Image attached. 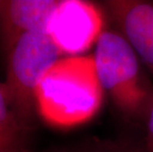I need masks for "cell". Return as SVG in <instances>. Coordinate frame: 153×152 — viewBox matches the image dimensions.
<instances>
[{
    "mask_svg": "<svg viewBox=\"0 0 153 152\" xmlns=\"http://www.w3.org/2000/svg\"><path fill=\"white\" fill-rule=\"evenodd\" d=\"M103 99L94 54L60 57L45 73L36 91L38 115L58 128L91 121Z\"/></svg>",
    "mask_w": 153,
    "mask_h": 152,
    "instance_id": "cell-1",
    "label": "cell"
},
{
    "mask_svg": "<svg viewBox=\"0 0 153 152\" xmlns=\"http://www.w3.org/2000/svg\"><path fill=\"white\" fill-rule=\"evenodd\" d=\"M94 59L104 92L126 119L145 128L153 107V82L133 48L118 31L106 28Z\"/></svg>",
    "mask_w": 153,
    "mask_h": 152,
    "instance_id": "cell-2",
    "label": "cell"
},
{
    "mask_svg": "<svg viewBox=\"0 0 153 152\" xmlns=\"http://www.w3.org/2000/svg\"><path fill=\"white\" fill-rule=\"evenodd\" d=\"M62 54L47 33H29L17 42L7 56L4 95L18 121L33 130L38 115L36 91L45 73Z\"/></svg>",
    "mask_w": 153,
    "mask_h": 152,
    "instance_id": "cell-3",
    "label": "cell"
},
{
    "mask_svg": "<svg viewBox=\"0 0 153 152\" xmlns=\"http://www.w3.org/2000/svg\"><path fill=\"white\" fill-rule=\"evenodd\" d=\"M106 14L100 3L61 0L50 19L47 34L61 54L82 56L106 29Z\"/></svg>",
    "mask_w": 153,
    "mask_h": 152,
    "instance_id": "cell-4",
    "label": "cell"
},
{
    "mask_svg": "<svg viewBox=\"0 0 153 152\" xmlns=\"http://www.w3.org/2000/svg\"><path fill=\"white\" fill-rule=\"evenodd\" d=\"M100 5L114 29L125 38L139 59L153 70V3L108 0Z\"/></svg>",
    "mask_w": 153,
    "mask_h": 152,
    "instance_id": "cell-5",
    "label": "cell"
},
{
    "mask_svg": "<svg viewBox=\"0 0 153 152\" xmlns=\"http://www.w3.org/2000/svg\"><path fill=\"white\" fill-rule=\"evenodd\" d=\"M57 0H8L0 12V48L6 56L29 33H47Z\"/></svg>",
    "mask_w": 153,
    "mask_h": 152,
    "instance_id": "cell-6",
    "label": "cell"
},
{
    "mask_svg": "<svg viewBox=\"0 0 153 152\" xmlns=\"http://www.w3.org/2000/svg\"><path fill=\"white\" fill-rule=\"evenodd\" d=\"M28 134L9 106L0 83V152H31Z\"/></svg>",
    "mask_w": 153,
    "mask_h": 152,
    "instance_id": "cell-7",
    "label": "cell"
},
{
    "mask_svg": "<svg viewBox=\"0 0 153 152\" xmlns=\"http://www.w3.org/2000/svg\"><path fill=\"white\" fill-rule=\"evenodd\" d=\"M83 152H149L145 143L128 139L91 138L82 146Z\"/></svg>",
    "mask_w": 153,
    "mask_h": 152,
    "instance_id": "cell-8",
    "label": "cell"
},
{
    "mask_svg": "<svg viewBox=\"0 0 153 152\" xmlns=\"http://www.w3.org/2000/svg\"><path fill=\"white\" fill-rule=\"evenodd\" d=\"M145 129H146V135L144 139L145 146L149 152H153V107L151 109L150 115H149Z\"/></svg>",
    "mask_w": 153,
    "mask_h": 152,
    "instance_id": "cell-9",
    "label": "cell"
},
{
    "mask_svg": "<svg viewBox=\"0 0 153 152\" xmlns=\"http://www.w3.org/2000/svg\"><path fill=\"white\" fill-rule=\"evenodd\" d=\"M60 152H83V150H82V147H80L74 151H60Z\"/></svg>",
    "mask_w": 153,
    "mask_h": 152,
    "instance_id": "cell-10",
    "label": "cell"
},
{
    "mask_svg": "<svg viewBox=\"0 0 153 152\" xmlns=\"http://www.w3.org/2000/svg\"><path fill=\"white\" fill-rule=\"evenodd\" d=\"M3 2H4V1H0V12H1V9H2V6H3Z\"/></svg>",
    "mask_w": 153,
    "mask_h": 152,
    "instance_id": "cell-11",
    "label": "cell"
}]
</instances>
